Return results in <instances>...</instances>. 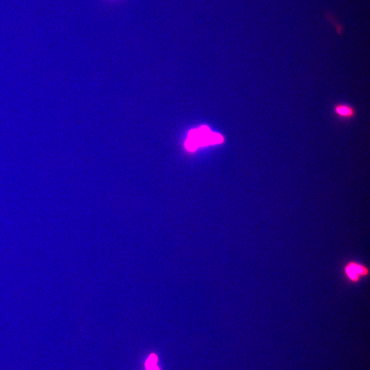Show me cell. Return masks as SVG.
Instances as JSON below:
<instances>
[{
  "label": "cell",
  "instance_id": "1",
  "mask_svg": "<svg viewBox=\"0 0 370 370\" xmlns=\"http://www.w3.org/2000/svg\"><path fill=\"white\" fill-rule=\"evenodd\" d=\"M223 141V137L220 134L212 132L208 127L203 125L189 132L185 147L188 151L193 152L199 146L220 143Z\"/></svg>",
  "mask_w": 370,
  "mask_h": 370
},
{
  "label": "cell",
  "instance_id": "2",
  "mask_svg": "<svg viewBox=\"0 0 370 370\" xmlns=\"http://www.w3.org/2000/svg\"><path fill=\"white\" fill-rule=\"evenodd\" d=\"M332 110L334 114L342 120L353 119L356 113L354 106L344 103H336L334 105Z\"/></svg>",
  "mask_w": 370,
  "mask_h": 370
},
{
  "label": "cell",
  "instance_id": "3",
  "mask_svg": "<svg viewBox=\"0 0 370 370\" xmlns=\"http://www.w3.org/2000/svg\"><path fill=\"white\" fill-rule=\"evenodd\" d=\"M345 270L349 279L354 282L357 281L360 276H365L368 274L366 267L354 262L349 263Z\"/></svg>",
  "mask_w": 370,
  "mask_h": 370
},
{
  "label": "cell",
  "instance_id": "4",
  "mask_svg": "<svg viewBox=\"0 0 370 370\" xmlns=\"http://www.w3.org/2000/svg\"><path fill=\"white\" fill-rule=\"evenodd\" d=\"M324 16L328 21L334 25L337 33L341 35L343 32V26L338 22V19L334 13L330 11H326L324 14Z\"/></svg>",
  "mask_w": 370,
  "mask_h": 370
},
{
  "label": "cell",
  "instance_id": "5",
  "mask_svg": "<svg viewBox=\"0 0 370 370\" xmlns=\"http://www.w3.org/2000/svg\"><path fill=\"white\" fill-rule=\"evenodd\" d=\"M157 361V357L154 354H151L146 361L145 365L147 370H152L155 368Z\"/></svg>",
  "mask_w": 370,
  "mask_h": 370
},
{
  "label": "cell",
  "instance_id": "6",
  "mask_svg": "<svg viewBox=\"0 0 370 370\" xmlns=\"http://www.w3.org/2000/svg\"><path fill=\"white\" fill-rule=\"evenodd\" d=\"M152 370H159L157 366H156L155 368L152 369Z\"/></svg>",
  "mask_w": 370,
  "mask_h": 370
}]
</instances>
